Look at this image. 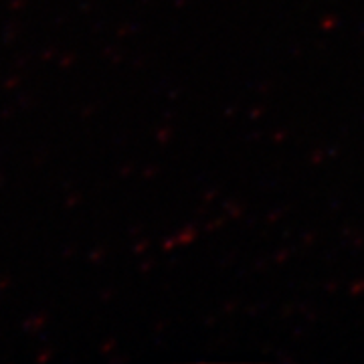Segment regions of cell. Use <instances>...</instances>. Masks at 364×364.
I'll list each match as a JSON object with an SVG mask.
<instances>
[]
</instances>
